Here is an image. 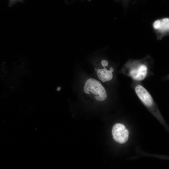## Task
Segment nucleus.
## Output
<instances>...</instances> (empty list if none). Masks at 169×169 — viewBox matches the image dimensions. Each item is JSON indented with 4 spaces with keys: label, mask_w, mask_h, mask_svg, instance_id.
<instances>
[{
    "label": "nucleus",
    "mask_w": 169,
    "mask_h": 169,
    "mask_svg": "<svg viewBox=\"0 0 169 169\" xmlns=\"http://www.w3.org/2000/svg\"><path fill=\"white\" fill-rule=\"evenodd\" d=\"M147 58L140 60L129 59L123 66L120 72L135 81L144 80L148 70Z\"/></svg>",
    "instance_id": "1"
},
{
    "label": "nucleus",
    "mask_w": 169,
    "mask_h": 169,
    "mask_svg": "<svg viewBox=\"0 0 169 169\" xmlns=\"http://www.w3.org/2000/svg\"><path fill=\"white\" fill-rule=\"evenodd\" d=\"M84 90L86 94L93 95L99 101H104L107 97L104 87L98 80L93 78L89 79L86 81Z\"/></svg>",
    "instance_id": "2"
},
{
    "label": "nucleus",
    "mask_w": 169,
    "mask_h": 169,
    "mask_svg": "<svg viewBox=\"0 0 169 169\" xmlns=\"http://www.w3.org/2000/svg\"><path fill=\"white\" fill-rule=\"evenodd\" d=\"M152 27L156 35L157 39H161L169 34V18H164L156 20L153 23Z\"/></svg>",
    "instance_id": "3"
},
{
    "label": "nucleus",
    "mask_w": 169,
    "mask_h": 169,
    "mask_svg": "<svg viewBox=\"0 0 169 169\" xmlns=\"http://www.w3.org/2000/svg\"><path fill=\"white\" fill-rule=\"evenodd\" d=\"M112 133L114 140L119 143H125L128 139V131L125 126L122 124H115L113 127Z\"/></svg>",
    "instance_id": "4"
},
{
    "label": "nucleus",
    "mask_w": 169,
    "mask_h": 169,
    "mask_svg": "<svg viewBox=\"0 0 169 169\" xmlns=\"http://www.w3.org/2000/svg\"><path fill=\"white\" fill-rule=\"evenodd\" d=\"M135 92L140 100L148 108L154 106V102L149 92L141 85L138 84L135 87Z\"/></svg>",
    "instance_id": "5"
},
{
    "label": "nucleus",
    "mask_w": 169,
    "mask_h": 169,
    "mask_svg": "<svg viewBox=\"0 0 169 169\" xmlns=\"http://www.w3.org/2000/svg\"><path fill=\"white\" fill-rule=\"evenodd\" d=\"M103 69H97V74L99 78L103 82H105L111 80L113 78V72L114 69L112 67L110 68L109 70L107 69L105 67L103 66Z\"/></svg>",
    "instance_id": "6"
},
{
    "label": "nucleus",
    "mask_w": 169,
    "mask_h": 169,
    "mask_svg": "<svg viewBox=\"0 0 169 169\" xmlns=\"http://www.w3.org/2000/svg\"><path fill=\"white\" fill-rule=\"evenodd\" d=\"M25 0H9L8 6L11 7L18 2L23 3Z\"/></svg>",
    "instance_id": "7"
},
{
    "label": "nucleus",
    "mask_w": 169,
    "mask_h": 169,
    "mask_svg": "<svg viewBox=\"0 0 169 169\" xmlns=\"http://www.w3.org/2000/svg\"><path fill=\"white\" fill-rule=\"evenodd\" d=\"M120 1H121L123 4L125 6L127 5L128 3L130 1V0H119Z\"/></svg>",
    "instance_id": "8"
},
{
    "label": "nucleus",
    "mask_w": 169,
    "mask_h": 169,
    "mask_svg": "<svg viewBox=\"0 0 169 169\" xmlns=\"http://www.w3.org/2000/svg\"><path fill=\"white\" fill-rule=\"evenodd\" d=\"M60 88H61V87H59L57 88V90L58 91H59L60 90Z\"/></svg>",
    "instance_id": "9"
}]
</instances>
